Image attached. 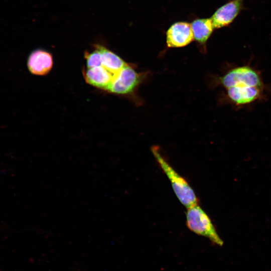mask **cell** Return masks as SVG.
<instances>
[{
	"label": "cell",
	"mask_w": 271,
	"mask_h": 271,
	"mask_svg": "<svg viewBox=\"0 0 271 271\" xmlns=\"http://www.w3.org/2000/svg\"><path fill=\"white\" fill-rule=\"evenodd\" d=\"M151 150L158 164L169 179L181 203L187 208L197 204L198 200L192 188L161 154L159 147L153 146Z\"/></svg>",
	"instance_id": "cell-1"
},
{
	"label": "cell",
	"mask_w": 271,
	"mask_h": 271,
	"mask_svg": "<svg viewBox=\"0 0 271 271\" xmlns=\"http://www.w3.org/2000/svg\"><path fill=\"white\" fill-rule=\"evenodd\" d=\"M186 225L190 230L208 238L213 243L223 245V241L210 217L198 204L187 208Z\"/></svg>",
	"instance_id": "cell-2"
},
{
	"label": "cell",
	"mask_w": 271,
	"mask_h": 271,
	"mask_svg": "<svg viewBox=\"0 0 271 271\" xmlns=\"http://www.w3.org/2000/svg\"><path fill=\"white\" fill-rule=\"evenodd\" d=\"M220 82L226 89L248 86L263 88V83L259 73L248 66L232 69L220 78Z\"/></svg>",
	"instance_id": "cell-3"
},
{
	"label": "cell",
	"mask_w": 271,
	"mask_h": 271,
	"mask_svg": "<svg viewBox=\"0 0 271 271\" xmlns=\"http://www.w3.org/2000/svg\"><path fill=\"white\" fill-rule=\"evenodd\" d=\"M142 77V74L138 73L127 64L114 77L107 91L118 95L130 93L140 83Z\"/></svg>",
	"instance_id": "cell-4"
},
{
	"label": "cell",
	"mask_w": 271,
	"mask_h": 271,
	"mask_svg": "<svg viewBox=\"0 0 271 271\" xmlns=\"http://www.w3.org/2000/svg\"><path fill=\"white\" fill-rule=\"evenodd\" d=\"M244 0H230L218 8L210 18L215 29L230 25L244 8Z\"/></svg>",
	"instance_id": "cell-5"
},
{
	"label": "cell",
	"mask_w": 271,
	"mask_h": 271,
	"mask_svg": "<svg viewBox=\"0 0 271 271\" xmlns=\"http://www.w3.org/2000/svg\"><path fill=\"white\" fill-rule=\"evenodd\" d=\"M193 40L191 24L187 22H175L166 32V43L169 48L184 47Z\"/></svg>",
	"instance_id": "cell-6"
},
{
	"label": "cell",
	"mask_w": 271,
	"mask_h": 271,
	"mask_svg": "<svg viewBox=\"0 0 271 271\" xmlns=\"http://www.w3.org/2000/svg\"><path fill=\"white\" fill-rule=\"evenodd\" d=\"M53 66L52 54L42 49H37L29 55L27 60V67L33 74L43 76L47 74Z\"/></svg>",
	"instance_id": "cell-7"
},
{
	"label": "cell",
	"mask_w": 271,
	"mask_h": 271,
	"mask_svg": "<svg viewBox=\"0 0 271 271\" xmlns=\"http://www.w3.org/2000/svg\"><path fill=\"white\" fill-rule=\"evenodd\" d=\"M83 75L86 83L97 88L107 91L114 77L102 66L87 68Z\"/></svg>",
	"instance_id": "cell-8"
},
{
	"label": "cell",
	"mask_w": 271,
	"mask_h": 271,
	"mask_svg": "<svg viewBox=\"0 0 271 271\" xmlns=\"http://www.w3.org/2000/svg\"><path fill=\"white\" fill-rule=\"evenodd\" d=\"M262 87L248 86L232 87L227 89L229 99L236 105H244L253 102L259 98Z\"/></svg>",
	"instance_id": "cell-9"
},
{
	"label": "cell",
	"mask_w": 271,
	"mask_h": 271,
	"mask_svg": "<svg viewBox=\"0 0 271 271\" xmlns=\"http://www.w3.org/2000/svg\"><path fill=\"white\" fill-rule=\"evenodd\" d=\"M194 39L205 49L206 43L215 28L210 18H197L191 23Z\"/></svg>",
	"instance_id": "cell-10"
},
{
	"label": "cell",
	"mask_w": 271,
	"mask_h": 271,
	"mask_svg": "<svg viewBox=\"0 0 271 271\" xmlns=\"http://www.w3.org/2000/svg\"><path fill=\"white\" fill-rule=\"evenodd\" d=\"M94 48L100 53L102 66L115 76L127 64L118 55L102 45L95 44Z\"/></svg>",
	"instance_id": "cell-11"
},
{
	"label": "cell",
	"mask_w": 271,
	"mask_h": 271,
	"mask_svg": "<svg viewBox=\"0 0 271 271\" xmlns=\"http://www.w3.org/2000/svg\"><path fill=\"white\" fill-rule=\"evenodd\" d=\"M84 58L86 61L87 68H93L102 66L100 53L95 48L92 52L86 51L84 52Z\"/></svg>",
	"instance_id": "cell-12"
}]
</instances>
